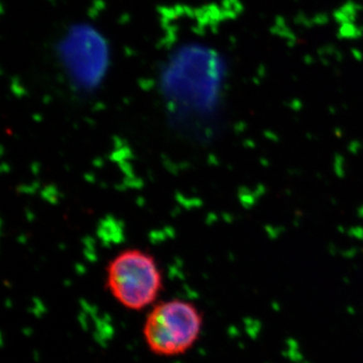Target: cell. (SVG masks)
I'll list each match as a JSON object with an SVG mask.
<instances>
[{"label":"cell","mask_w":363,"mask_h":363,"mask_svg":"<svg viewBox=\"0 0 363 363\" xmlns=\"http://www.w3.org/2000/svg\"><path fill=\"white\" fill-rule=\"evenodd\" d=\"M203 315L193 303L174 298L152 308L143 335L150 352L157 357H179L188 352L201 336Z\"/></svg>","instance_id":"obj_1"},{"label":"cell","mask_w":363,"mask_h":363,"mask_svg":"<svg viewBox=\"0 0 363 363\" xmlns=\"http://www.w3.org/2000/svg\"><path fill=\"white\" fill-rule=\"evenodd\" d=\"M106 286L123 307L142 311L154 304L162 292L161 269L150 253L123 250L107 266Z\"/></svg>","instance_id":"obj_2"}]
</instances>
